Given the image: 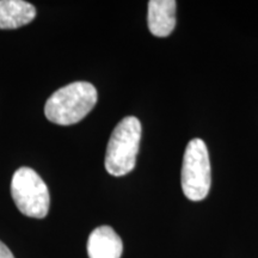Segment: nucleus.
<instances>
[{
  "label": "nucleus",
  "mask_w": 258,
  "mask_h": 258,
  "mask_svg": "<svg viewBox=\"0 0 258 258\" xmlns=\"http://www.w3.org/2000/svg\"><path fill=\"white\" fill-rule=\"evenodd\" d=\"M123 244L110 226H99L88 240L89 258H121Z\"/></svg>",
  "instance_id": "nucleus-6"
},
{
  "label": "nucleus",
  "mask_w": 258,
  "mask_h": 258,
  "mask_svg": "<svg viewBox=\"0 0 258 258\" xmlns=\"http://www.w3.org/2000/svg\"><path fill=\"white\" fill-rule=\"evenodd\" d=\"M208 148L201 139H192L185 148L180 183L184 195L191 201H201L208 195L212 184Z\"/></svg>",
  "instance_id": "nucleus-3"
},
{
  "label": "nucleus",
  "mask_w": 258,
  "mask_h": 258,
  "mask_svg": "<svg viewBox=\"0 0 258 258\" xmlns=\"http://www.w3.org/2000/svg\"><path fill=\"white\" fill-rule=\"evenodd\" d=\"M0 258H15L9 247L2 240H0Z\"/></svg>",
  "instance_id": "nucleus-8"
},
{
  "label": "nucleus",
  "mask_w": 258,
  "mask_h": 258,
  "mask_svg": "<svg viewBox=\"0 0 258 258\" xmlns=\"http://www.w3.org/2000/svg\"><path fill=\"white\" fill-rule=\"evenodd\" d=\"M36 17V9L23 0H0V29L24 27Z\"/></svg>",
  "instance_id": "nucleus-7"
},
{
  "label": "nucleus",
  "mask_w": 258,
  "mask_h": 258,
  "mask_svg": "<svg viewBox=\"0 0 258 258\" xmlns=\"http://www.w3.org/2000/svg\"><path fill=\"white\" fill-rule=\"evenodd\" d=\"M141 140V123L128 116L116 125L105 153V169L115 177L128 175L135 167Z\"/></svg>",
  "instance_id": "nucleus-2"
},
{
  "label": "nucleus",
  "mask_w": 258,
  "mask_h": 258,
  "mask_svg": "<svg viewBox=\"0 0 258 258\" xmlns=\"http://www.w3.org/2000/svg\"><path fill=\"white\" fill-rule=\"evenodd\" d=\"M11 195L19 212L30 218L42 219L49 212L48 186L36 171L21 167L11 180Z\"/></svg>",
  "instance_id": "nucleus-4"
},
{
  "label": "nucleus",
  "mask_w": 258,
  "mask_h": 258,
  "mask_svg": "<svg viewBox=\"0 0 258 258\" xmlns=\"http://www.w3.org/2000/svg\"><path fill=\"white\" fill-rule=\"evenodd\" d=\"M175 0H151L148 2V29L157 37L169 36L176 27Z\"/></svg>",
  "instance_id": "nucleus-5"
},
{
  "label": "nucleus",
  "mask_w": 258,
  "mask_h": 258,
  "mask_svg": "<svg viewBox=\"0 0 258 258\" xmlns=\"http://www.w3.org/2000/svg\"><path fill=\"white\" fill-rule=\"evenodd\" d=\"M96 103L95 86L86 82H76L59 89L48 98L44 114L53 123L71 125L82 121Z\"/></svg>",
  "instance_id": "nucleus-1"
}]
</instances>
